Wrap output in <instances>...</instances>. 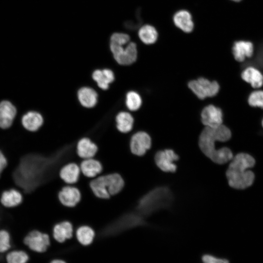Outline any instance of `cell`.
Segmentation results:
<instances>
[{"label": "cell", "instance_id": "cell-1", "mask_svg": "<svg viewBox=\"0 0 263 263\" xmlns=\"http://www.w3.org/2000/svg\"><path fill=\"white\" fill-rule=\"evenodd\" d=\"M231 136L230 129L224 124L215 128L205 127L199 136V146L202 152L213 162L224 164L232 160L233 153L227 147L217 149L215 143L225 142Z\"/></svg>", "mask_w": 263, "mask_h": 263}, {"label": "cell", "instance_id": "cell-2", "mask_svg": "<svg viewBox=\"0 0 263 263\" xmlns=\"http://www.w3.org/2000/svg\"><path fill=\"white\" fill-rule=\"evenodd\" d=\"M125 181L117 172L101 174L90 182V188L97 198L107 199L120 193L124 188Z\"/></svg>", "mask_w": 263, "mask_h": 263}, {"label": "cell", "instance_id": "cell-3", "mask_svg": "<svg viewBox=\"0 0 263 263\" xmlns=\"http://www.w3.org/2000/svg\"><path fill=\"white\" fill-rule=\"evenodd\" d=\"M110 48L114 58L120 65L132 64L137 59V46L133 42L130 41L124 45L110 42Z\"/></svg>", "mask_w": 263, "mask_h": 263}, {"label": "cell", "instance_id": "cell-4", "mask_svg": "<svg viewBox=\"0 0 263 263\" xmlns=\"http://www.w3.org/2000/svg\"><path fill=\"white\" fill-rule=\"evenodd\" d=\"M188 86L200 99L215 96L220 90V86L217 81H210L204 77L190 81Z\"/></svg>", "mask_w": 263, "mask_h": 263}, {"label": "cell", "instance_id": "cell-5", "mask_svg": "<svg viewBox=\"0 0 263 263\" xmlns=\"http://www.w3.org/2000/svg\"><path fill=\"white\" fill-rule=\"evenodd\" d=\"M226 176L229 185L235 189H244L250 187L255 179L254 173L250 169L228 168Z\"/></svg>", "mask_w": 263, "mask_h": 263}, {"label": "cell", "instance_id": "cell-6", "mask_svg": "<svg viewBox=\"0 0 263 263\" xmlns=\"http://www.w3.org/2000/svg\"><path fill=\"white\" fill-rule=\"evenodd\" d=\"M23 243L34 251L43 252L50 245V240L48 234L34 229L30 231L25 236Z\"/></svg>", "mask_w": 263, "mask_h": 263}, {"label": "cell", "instance_id": "cell-7", "mask_svg": "<svg viewBox=\"0 0 263 263\" xmlns=\"http://www.w3.org/2000/svg\"><path fill=\"white\" fill-rule=\"evenodd\" d=\"M179 159V156L171 149L157 151L154 156L157 166L163 171L174 172L177 169L175 161Z\"/></svg>", "mask_w": 263, "mask_h": 263}, {"label": "cell", "instance_id": "cell-8", "mask_svg": "<svg viewBox=\"0 0 263 263\" xmlns=\"http://www.w3.org/2000/svg\"><path fill=\"white\" fill-rule=\"evenodd\" d=\"M255 47L250 40L239 39L234 41L231 47L234 59L238 62H243L252 57L254 54Z\"/></svg>", "mask_w": 263, "mask_h": 263}, {"label": "cell", "instance_id": "cell-9", "mask_svg": "<svg viewBox=\"0 0 263 263\" xmlns=\"http://www.w3.org/2000/svg\"><path fill=\"white\" fill-rule=\"evenodd\" d=\"M59 201L63 206L72 208L76 206L81 199V193L75 185H66L58 193Z\"/></svg>", "mask_w": 263, "mask_h": 263}, {"label": "cell", "instance_id": "cell-10", "mask_svg": "<svg viewBox=\"0 0 263 263\" xmlns=\"http://www.w3.org/2000/svg\"><path fill=\"white\" fill-rule=\"evenodd\" d=\"M201 121L205 127L215 128L223 124V113L222 109L214 105L206 106L202 111Z\"/></svg>", "mask_w": 263, "mask_h": 263}, {"label": "cell", "instance_id": "cell-11", "mask_svg": "<svg viewBox=\"0 0 263 263\" xmlns=\"http://www.w3.org/2000/svg\"><path fill=\"white\" fill-rule=\"evenodd\" d=\"M151 140L146 132H138L131 137L130 147L131 152L137 156H143L150 148Z\"/></svg>", "mask_w": 263, "mask_h": 263}, {"label": "cell", "instance_id": "cell-12", "mask_svg": "<svg viewBox=\"0 0 263 263\" xmlns=\"http://www.w3.org/2000/svg\"><path fill=\"white\" fill-rule=\"evenodd\" d=\"M81 174L79 165L74 162L66 163L61 167L59 176L66 185H75Z\"/></svg>", "mask_w": 263, "mask_h": 263}, {"label": "cell", "instance_id": "cell-13", "mask_svg": "<svg viewBox=\"0 0 263 263\" xmlns=\"http://www.w3.org/2000/svg\"><path fill=\"white\" fill-rule=\"evenodd\" d=\"M241 77L254 89H261L263 86V74L253 66L244 68L241 73Z\"/></svg>", "mask_w": 263, "mask_h": 263}, {"label": "cell", "instance_id": "cell-14", "mask_svg": "<svg viewBox=\"0 0 263 263\" xmlns=\"http://www.w3.org/2000/svg\"><path fill=\"white\" fill-rule=\"evenodd\" d=\"M24 200L21 192L15 188L3 190L0 195V203L4 207L15 208L21 205Z\"/></svg>", "mask_w": 263, "mask_h": 263}, {"label": "cell", "instance_id": "cell-15", "mask_svg": "<svg viewBox=\"0 0 263 263\" xmlns=\"http://www.w3.org/2000/svg\"><path fill=\"white\" fill-rule=\"evenodd\" d=\"M79 167L81 174L90 179H94L103 173L102 163L95 158L82 160Z\"/></svg>", "mask_w": 263, "mask_h": 263}, {"label": "cell", "instance_id": "cell-16", "mask_svg": "<svg viewBox=\"0 0 263 263\" xmlns=\"http://www.w3.org/2000/svg\"><path fill=\"white\" fill-rule=\"evenodd\" d=\"M98 150L97 145L87 137L79 140L75 149L77 155L82 160L94 158Z\"/></svg>", "mask_w": 263, "mask_h": 263}, {"label": "cell", "instance_id": "cell-17", "mask_svg": "<svg viewBox=\"0 0 263 263\" xmlns=\"http://www.w3.org/2000/svg\"><path fill=\"white\" fill-rule=\"evenodd\" d=\"M16 113V109L10 102L7 100L0 102V128H9L12 125Z\"/></svg>", "mask_w": 263, "mask_h": 263}, {"label": "cell", "instance_id": "cell-18", "mask_svg": "<svg viewBox=\"0 0 263 263\" xmlns=\"http://www.w3.org/2000/svg\"><path fill=\"white\" fill-rule=\"evenodd\" d=\"M74 226L71 222L67 220L57 223L53 227V237L59 243H63L72 238Z\"/></svg>", "mask_w": 263, "mask_h": 263}, {"label": "cell", "instance_id": "cell-19", "mask_svg": "<svg viewBox=\"0 0 263 263\" xmlns=\"http://www.w3.org/2000/svg\"><path fill=\"white\" fill-rule=\"evenodd\" d=\"M174 25L185 33H189L194 28V23L190 13L186 10L176 12L173 17Z\"/></svg>", "mask_w": 263, "mask_h": 263}, {"label": "cell", "instance_id": "cell-20", "mask_svg": "<svg viewBox=\"0 0 263 263\" xmlns=\"http://www.w3.org/2000/svg\"><path fill=\"white\" fill-rule=\"evenodd\" d=\"M255 164V159L250 154L240 152L233 156L228 168L232 169H250Z\"/></svg>", "mask_w": 263, "mask_h": 263}, {"label": "cell", "instance_id": "cell-21", "mask_svg": "<svg viewBox=\"0 0 263 263\" xmlns=\"http://www.w3.org/2000/svg\"><path fill=\"white\" fill-rule=\"evenodd\" d=\"M43 121L41 115L36 112H29L22 118L23 126L30 132L37 131L41 126Z\"/></svg>", "mask_w": 263, "mask_h": 263}, {"label": "cell", "instance_id": "cell-22", "mask_svg": "<svg viewBox=\"0 0 263 263\" xmlns=\"http://www.w3.org/2000/svg\"><path fill=\"white\" fill-rule=\"evenodd\" d=\"M92 76L98 87L103 90H107L109 88V84L114 79L113 73L108 69L95 70L93 73Z\"/></svg>", "mask_w": 263, "mask_h": 263}, {"label": "cell", "instance_id": "cell-23", "mask_svg": "<svg viewBox=\"0 0 263 263\" xmlns=\"http://www.w3.org/2000/svg\"><path fill=\"white\" fill-rule=\"evenodd\" d=\"M77 96L81 104L86 108H92L94 106L97 102V93L91 88L83 87L80 89Z\"/></svg>", "mask_w": 263, "mask_h": 263}, {"label": "cell", "instance_id": "cell-24", "mask_svg": "<svg viewBox=\"0 0 263 263\" xmlns=\"http://www.w3.org/2000/svg\"><path fill=\"white\" fill-rule=\"evenodd\" d=\"M75 235L79 243L82 245H88L93 242L95 232L90 225H83L77 228Z\"/></svg>", "mask_w": 263, "mask_h": 263}, {"label": "cell", "instance_id": "cell-25", "mask_svg": "<svg viewBox=\"0 0 263 263\" xmlns=\"http://www.w3.org/2000/svg\"><path fill=\"white\" fill-rule=\"evenodd\" d=\"M139 38L146 44L154 43L158 38V32L153 26L145 24L141 26L138 32Z\"/></svg>", "mask_w": 263, "mask_h": 263}, {"label": "cell", "instance_id": "cell-26", "mask_svg": "<svg viewBox=\"0 0 263 263\" xmlns=\"http://www.w3.org/2000/svg\"><path fill=\"white\" fill-rule=\"evenodd\" d=\"M115 120L117 129L121 132L127 133L132 130L134 119L130 113L120 112L116 115Z\"/></svg>", "mask_w": 263, "mask_h": 263}, {"label": "cell", "instance_id": "cell-27", "mask_svg": "<svg viewBox=\"0 0 263 263\" xmlns=\"http://www.w3.org/2000/svg\"><path fill=\"white\" fill-rule=\"evenodd\" d=\"M247 103L253 108H259L263 109V90L254 89L248 95Z\"/></svg>", "mask_w": 263, "mask_h": 263}, {"label": "cell", "instance_id": "cell-28", "mask_svg": "<svg viewBox=\"0 0 263 263\" xmlns=\"http://www.w3.org/2000/svg\"><path fill=\"white\" fill-rule=\"evenodd\" d=\"M28 260V254L22 250H12L6 255V263H27Z\"/></svg>", "mask_w": 263, "mask_h": 263}, {"label": "cell", "instance_id": "cell-29", "mask_svg": "<svg viewBox=\"0 0 263 263\" xmlns=\"http://www.w3.org/2000/svg\"><path fill=\"white\" fill-rule=\"evenodd\" d=\"M126 104L132 111L138 110L142 105V99L140 95L134 91H130L126 95Z\"/></svg>", "mask_w": 263, "mask_h": 263}, {"label": "cell", "instance_id": "cell-30", "mask_svg": "<svg viewBox=\"0 0 263 263\" xmlns=\"http://www.w3.org/2000/svg\"><path fill=\"white\" fill-rule=\"evenodd\" d=\"M11 242L9 231L5 229H0V253H5L11 248Z\"/></svg>", "mask_w": 263, "mask_h": 263}, {"label": "cell", "instance_id": "cell-31", "mask_svg": "<svg viewBox=\"0 0 263 263\" xmlns=\"http://www.w3.org/2000/svg\"><path fill=\"white\" fill-rule=\"evenodd\" d=\"M130 42V37L129 35L120 32L113 34L110 38V42L124 45Z\"/></svg>", "mask_w": 263, "mask_h": 263}, {"label": "cell", "instance_id": "cell-32", "mask_svg": "<svg viewBox=\"0 0 263 263\" xmlns=\"http://www.w3.org/2000/svg\"><path fill=\"white\" fill-rule=\"evenodd\" d=\"M202 260L203 263H229L226 259L218 258L208 254L204 255Z\"/></svg>", "mask_w": 263, "mask_h": 263}, {"label": "cell", "instance_id": "cell-33", "mask_svg": "<svg viewBox=\"0 0 263 263\" xmlns=\"http://www.w3.org/2000/svg\"><path fill=\"white\" fill-rule=\"evenodd\" d=\"M8 165V160L3 152L0 150V177Z\"/></svg>", "mask_w": 263, "mask_h": 263}, {"label": "cell", "instance_id": "cell-34", "mask_svg": "<svg viewBox=\"0 0 263 263\" xmlns=\"http://www.w3.org/2000/svg\"><path fill=\"white\" fill-rule=\"evenodd\" d=\"M51 263H66L65 262L60 260H55L53 261Z\"/></svg>", "mask_w": 263, "mask_h": 263}, {"label": "cell", "instance_id": "cell-35", "mask_svg": "<svg viewBox=\"0 0 263 263\" xmlns=\"http://www.w3.org/2000/svg\"><path fill=\"white\" fill-rule=\"evenodd\" d=\"M230 0L234 1V2H239L242 1V0Z\"/></svg>", "mask_w": 263, "mask_h": 263}, {"label": "cell", "instance_id": "cell-36", "mask_svg": "<svg viewBox=\"0 0 263 263\" xmlns=\"http://www.w3.org/2000/svg\"><path fill=\"white\" fill-rule=\"evenodd\" d=\"M261 126H262V128H263V118H262V119L261 120Z\"/></svg>", "mask_w": 263, "mask_h": 263}]
</instances>
